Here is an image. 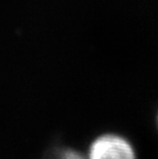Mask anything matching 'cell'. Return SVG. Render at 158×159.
<instances>
[{"label":"cell","instance_id":"6da1fadb","mask_svg":"<svg viewBox=\"0 0 158 159\" xmlns=\"http://www.w3.org/2000/svg\"><path fill=\"white\" fill-rule=\"evenodd\" d=\"M86 159H137L132 144L117 134L97 138L89 147Z\"/></svg>","mask_w":158,"mask_h":159},{"label":"cell","instance_id":"7a4b0ae2","mask_svg":"<svg viewBox=\"0 0 158 159\" xmlns=\"http://www.w3.org/2000/svg\"><path fill=\"white\" fill-rule=\"evenodd\" d=\"M50 159H86V158L83 157L81 154H79L76 151L63 150L55 154V156H52Z\"/></svg>","mask_w":158,"mask_h":159}]
</instances>
